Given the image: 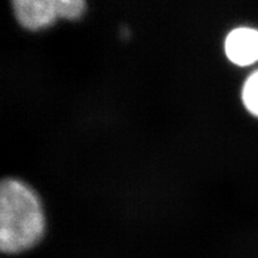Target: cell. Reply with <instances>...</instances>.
<instances>
[{"label": "cell", "instance_id": "cell-5", "mask_svg": "<svg viewBox=\"0 0 258 258\" xmlns=\"http://www.w3.org/2000/svg\"><path fill=\"white\" fill-rule=\"evenodd\" d=\"M242 100L247 111L258 117V71L249 76L244 83Z\"/></svg>", "mask_w": 258, "mask_h": 258}, {"label": "cell", "instance_id": "cell-1", "mask_svg": "<svg viewBox=\"0 0 258 258\" xmlns=\"http://www.w3.org/2000/svg\"><path fill=\"white\" fill-rule=\"evenodd\" d=\"M45 228L37 194L20 180L8 179L0 187V248L18 254L35 246Z\"/></svg>", "mask_w": 258, "mask_h": 258}, {"label": "cell", "instance_id": "cell-4", "mask_svg": "<svg viewBox=\"0 0 258 258\" xmlns=\"http://www.w3.org/2000/svg\"><path fill=\"white\" fill-rule=\"evenodd\" d=\"M58 18L78 20L85 12V0H52Z\"/></svg>", "mask_w": 258, "mask_h": 258}, {"label": "cell", "instance_id": "cell-3", "mask_svg": "<svg viewBox=\"0 0 258 258\" xmlns=\"http://www.w3.org/2000/svg\"><path fill=\"white\" fill-rule=\"evenodd\" d=\"M225 52L238 66H248L258 60V30L248 27L233 29L226 38Z\"/></svg>", "mask_w": 258, "mask_h": 258}, {"label": "cell", "instance_id": "cell-2", "mask_svg": "<svg viewBox=\"0 0 258 258\" xmlns=\"http://www.w3.org/2000/svg\"><path fill=\"white\" fill-rule=\"evenodd\" d=\"M16 20L28 30L51 26L58 18L52 0H12Z\"/></svg>", "mask_w": 258, "mask_h": 258}]
</instances>
